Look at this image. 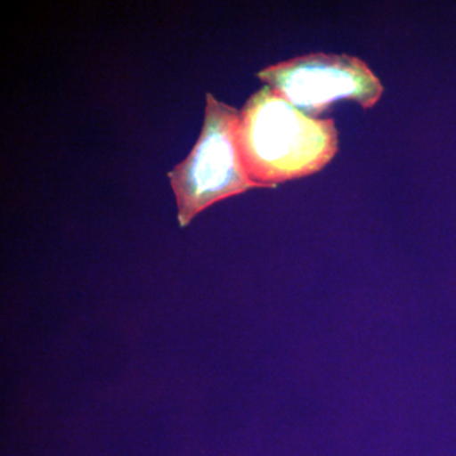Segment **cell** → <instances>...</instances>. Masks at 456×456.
I'll return each mask as SVG.
<instances>
[{"label": "cell", "instance_id": "6da1fadb", "mask_svg": "<svg viewBox=\"0 0 456 456\" xmlns=\"http://www.w3.org/2000/svg\"><path fill=\"white\" fill-rule=\"evenodd\" d=\"M237 136L246 173L260 188L314 175L338 150L334 119L308 116L268 86L240 110Z\"/></svg>", "mask_w": 456, "mask_h": 456}, {"label": "cell", "instance_id": "7a4b0ae2", "mask_svg": "<svg viewBox=\"0 0 456 456\" xmlns=\"http://www.w3.org/2000/svg\"><path fill=\"white\" fill-rule=\"evenodd\" d=\"M240 110L207 93L202 132L191 154L167 174L180 227L213 204L260 188L248 178L239 146Z\"/></svg>", "mask_w": 456, "mask_h": 456}, {"label": "cell", "instance_id": "3957f363", "mask_svg": "<svg viewBox=\"0 0 456 456\" xmlns=\"http://www.w3.org/2000/svg\"><path fill=\"white\" fill-rule=\"evenodd\" d=\"M257 77L314 118L338 101L355 102L370 110L384 92L382 82L367 62L345 53L294 57L266 66Z\"/></svg>", "mask_w": 456, "mask_h": 456}]
</instances>
